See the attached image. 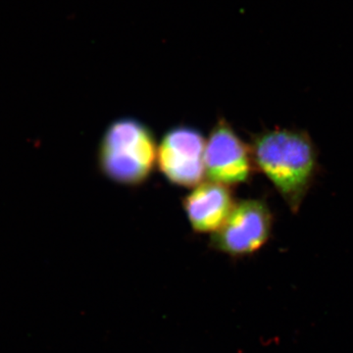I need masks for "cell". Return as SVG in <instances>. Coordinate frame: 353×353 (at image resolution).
<instances>
[{
	"instance_id": "obj_1",
	"label": "cell",
	"mask_w": 353,
	"mask_h": 353,
	"mask_svg": "<svg viewBox=\"0 0 353 353\" xmlns=\"http://www.w3.org/2000/svg\"><path fill=\"white\" fill-rule=\"evenodd\" d=\"M253 165L273 183L292 213L303 205L318 171V154L307 132L268 130L253 138Z\"/></svg>"
},
{
	"instance_id": "obj_2",
	"label": "cell",
	"mask_w": 353,
	"mask_h": 353,
	"mask_svg": "<svg viewBox=\"0 0 353 353\" xmlns=\"http://www.w3.org/2000/svg\"><path fill=\"white\" fill-rule=\"evenodd\" d=\"M157 146L152 130L143 123L132 118L114 121L102 137L99 167L113 182L139 185L157 163Z\"/></svg>"
},
{
	"instance_id": "obj_3",
	"label": "cell",
	"mask_w": 353,
	"mask_h": 353,
	"mask_svg": "<svg viewBox=\"0 0 353 353\" xmlns=\"http://www.w3.org/2000/svg\"><path fill=\"white\" fill-rule=\"evenodd\" d=\"M273 215L261 199L236 202L224 224L211 236V245L230 256L245 257L259 252L270 240Z\"/></svg>"
},
{
	"instance_id": "obj_4",
	"label": "cell",
	"mask_w": 353,
	"mask_h": 353,
	"mask_svg": "<svg viewBox=\"0 0 353 353\" xmlns=\"http://www.w3.org/2000/svg\"><path fill=\"white\" fill-rule=\"evenodd\" d=\"M205 143L206 139L196 128H172L157 146L159 170L174 185L196 187L205 176Z\"/></svg>"
},
{
	"instance_id": "obj_5",
	"label": "cell",
	"mask_w": 353,
	"mask_h": 353,
	"mask_svg": "<svg viewBox=\"0 0 353 353\" xmlns=\"http://www.w3.org/2000/svg\"><path fill=\"white\" fill-rule=\"evenodd\" d=\"M253 166L250 148L226 120H218L204 150V168L209 181L226 185L245 183L250 180Z\"/></svg>"
},
{
	"instance_id": "obj_6",
	"label": "cell",
	"mask_w": 353,
	"mask_h": 353,
	"mask_svg": "<svg viewBox=\"0 0 353 353\" xmlns=\"http://www.w3.org/2000/svg\"><path fill=\"white\" fill-rule=\"evenodd\" d=\"M183 205L194 232L213 234L231 214L236 201L229 185L209 181L196 185Z\"/></svg>"
}]
</instances>
